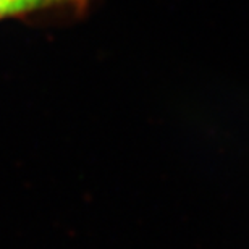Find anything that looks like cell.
I'll return each mask as SVG.
<instances>
[{"mask_svg":"<svg viewBox=\"0 0 249 249\" xmlns=\"http://www.w3.org/2000/svg\"><path fill=\"white\" fill-rule=\"evenodd\" d=\"M91 7V0H0V23L76 19Z\"/></svg>","mask_w":249,"mask_h":249,"instance_id":"obj_1","label":"cell"}]
</instances>
